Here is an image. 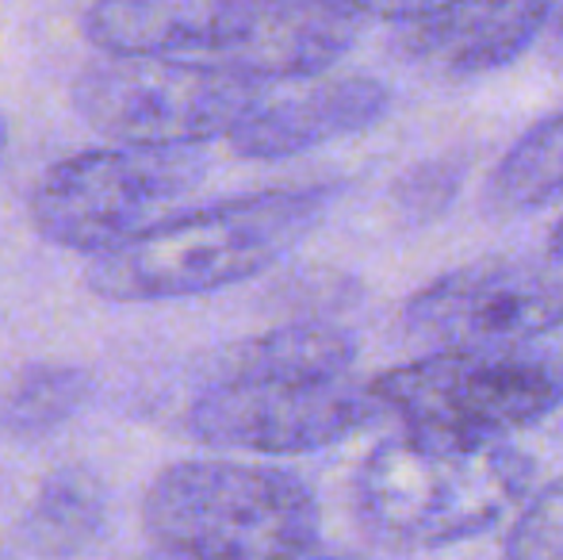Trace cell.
<instances>
[{
  "mask_svg": "<svg viewBox=\"0 0 563 560\" xmlns=\"http://www.w3.org/2000/svg\"><path fill=\"white\" fill-rule=\"evenodd\" d=\"M533 484V461L503 438L407 430L361 461L353 515L361 534L391 553L445 549L487 534Z\"/></svg>",
  "mask_w": 563,
  "mask_h": 560,
  "instance_id": "6da1fadb",
  "label": "cell"
},
{
  "mask_svg": "<svg viewBox=\"0 0 563 560\" xmlns=\"http://www.w3.org/2000/svg\"><path fill=\"white\" fill-rule=\"evenodd\" d=\"M330 188H268L165 219L139 239L92 254L85 284L112 304L185 299L280 262L327 216Z\"/></svg>",
  "mask_w": 563,
  "mask_h": 560,
  "instance_id": "7a4b0ae2",
  "label": "cell"
},
{
  "mask_svg": "<svg viewBox=\"0 0 563 560\" xmlns=\"http://www.w3.org/2000/svg\"><path fill=\"white\" fill-rule=\"evenodd\" d=\"M146 538L173 557H307L322 546L314 492L280 469L180 461L142 499Z\"/></svg>",
  "mask_w": 563,
  "mask_h": 560,
  "instance_id": "3957f363",
  "label": "cell"
},
{
  "mask_svg": "<svg viewBox=\"0 0 563 560\" xmlns=\"http://www.w3.org/2000/svg\"><path fill=\"white\" fill-rule=\"evenodd\" d=\"M200 180L203 162L192 146L115 142L54 165L38 180L31 219L54 246L104 254L177 216Z\"/></svg>",
  "mask_w": 563,
  "mask_h": 560,
  "instance_id": "277c9868",
  "label": "cell"
},
{
  "mask_svg": "<svg viewBox=\"0 0 563 560\" xmlns=\"http://www.w3.org/2000/svg\"><path fill=\"white\" fill-rule=\"evenodd\" d=\"M376 396L407 430L506 438L563 404V361L521 345H460L387 369Z\"/></svg>",
  "mask_w": 563,
  "mask_h": 560,
  "instance_id": "5b68a950",
  "label": "cell"
},
{
  "mask_svg": "<svg viewBox=\"0 0 563 560\" xmlns=\"http://www.w3.org/2000/svg\"><path fill=\"white\" fill-rule=\"evenodd\" d=\"M265 85L216 62L119 58L77 77L74 108L100 135L142 146H200L230 135Z\"/></svg>",
  "mask_w": 563,
  "mask_h": 560,
  "instance_id": "8992f818",
  "label": "cell"
},
{
  "mask_svg": "<svg viewBox=\"0 0 563 560\" xmlns=\"http://www.w3.org/2000/svg\"><path fill=\"white\" fill-rule=\"evenodd\" d=\"M384 411L376 384L334 376L216 381L188 415V430L219 449L311 453L372 426Z\"/></svg>",
  "mask_w": 563,
  "mask_h": 560,
  "instance_id": "52a82bcc",
  "label": "cell"
},
{
  "mask_svg": "<svg viewBox=\"0 0 563 560\" xmlns=\"http://www.w3.org/2000/svg\"><path fill=\"white\" fill-rule=\"evenodd\" d=\"M402 327L445 350L526 345L563 327V273L529 262L464 265L415 292Z\"/></svg>",
  "mask_w": 563,
  "mask_h": 560,
  "instance_id": "ba28073f",
  "label": "cell"
},
{
  "mask_svg": "<svg viewBox=\"0 0 563 560\" xmlns=\"http://www.w3.org/2000/svg\"><path fill=\"white\" fill-rule=\"evenodd\" d=\"M356 20L327 0H230L208 62L253 81H291L330 69L353 46Z\"/></svg>",
  "mask_w": 563,
  "mask_h": 560,
  "instance_id": "9c48e42d",
  "label": "cell"
},
{
  "mask_svg": "<svg viewBox=\"0 0 563 560\" xmlns=\"http://www.w3.org/2000/svg\"><path fill=\"white\" fill-rule=\"evenodd\" d=\"M549 0H433L402 20L395 46L441 74H487L510 66L549 28Z\"/></svg>",
  "mask_w": 563,
  "mask_h": 560,
  "instance_id": "30bf717a",
  "label": "cell"
},
{
  "mask_svg": "<svg viewBox=\"0 0 563 560\" xmlns=\"http://www.w3.org/2000/svg\"><path fill=\"white\" fill-rule=\"evenodd\" d=\"M387 108H391V89L384 81L334 77L284 97H261L227 139L242 157H291L361 135L384 120Z\"/></svg>",
  "mask_w": 563,
  "mask_h": 560,
  "instance_id": "8fae6325",
  "label": "cell"
},
{
  "mask_svg": "<svg viewBox=\"0 0 563 560\" xmlns=\"http://www.w3.org/2000/svg\"><path fill=\"white\" fill-rule=\"evenodd\" d=\"M230 0H92L85 31L119 58L208 62Z\"/></svg>",
  "mask_w": 563,
  "mask_h": 560,
  "instance_id": "7c38bea8",
  "label": "cell"
},
{
  "mask_svg": "<svg viewBox=\"0 0 563 560\" xmlns=\"http://www.w3.org/2000/svg\"><path fill=\"white\" fill-rule=\"evenodd\" d=\"M356 342L327 322H291L250 342H238L219 358L216 381H268V376H334L349 373Z\"/></svg>",
  "mask_w": 563,
  "mask_h": 560,
  "instance_id": "4fadbf2b",
  "label": "cell"
},
{
  "mask_svg": "<svg viewBox=\"0 0 563 560\" xmlns=\"http://www.w3.org/2000/svg\"><path fill=\"white\" fill-rule=\"evenodd\" d=\"M563 196V112L537 123L510 146L487 180L495 211H533Z\"/></svg>",
  "mask_w": 563,
  "mask_h": 560,
  "instance_id": "5bb4252c",
  "label": "cell"
},
{
  "mask_svg": "<svg viewBox=\"0 0 563 560\" xmlns=\"http://www.w3.org/2000/svg\"><path fill=\"white\" fill-rule=\"evenodd\" d=\"M89 396V376L81 369L38 365L20 373L0 392V430L15 438L46 433L51 426L66 422Z\"/></svg>",
  "mask_w": 563,
  "mask_h": 560,
  "instance_id": "9a60e30c",
  "label": "cell"
},
{
  "mask_svg": "<svg viewBox=\"0 0 563 560\" xmlns=\"http://www.w3.org/2000/svg\"><path fill=\"white\" fill-rule=\"evenodd\" d=\"M100 523H104V495H100L97 480L81 469L46 480L35 510H31V534L38 546L54 549V553L89 546Z\"/></svg>",
  "mask_w": 563,
  "mask_h": 560,
  "instance_id": "2e32d148",
  "label": "cell"
},
{
  "mask_svg": "<svg viewBox=\"0 0 563 560\" xmlns=\"http://www.w3.org/2000/svg\"><path fill=\"white\" fill-rule=\"evenodd\" d=\"M506 553L518 560H563V480L526 503L506 534Z\"/></svg>",
  "mask_w": 563,
  "mask_h": 560,
  "instance_id": "e0dca14e",
  "label": "cell"
},
{
  "mask_svg": "<svg viewBox=\"0 0 563 560\" xmlns=\"http://www.w3.org/2000/svg\"><path fill=\"white\" fill-rule=\"evenodd\" d=\"M460 180H464V165H460L456 157H433V162L410 169L407 177L395 185L391 200L402 219H433L449 208Z\"/></svg>",
  "mask_w": 563,
  "mask_h": 560,
  "instance_id": "ac0fdd59",
  "label": "cell"
},
{
  "mask_svg": "<svg viewBox=\"0 0 563 560\" xmlns=\"http://www.w3.org/2000/svg\"><path fill=\"white\" fill-rule=\"evenodd\" d=\"M341 8L353 20H410V15L426 12L433 0H327Z\"/></svg>",
  "mask_w": 563,
  "mask_h": 560,
  "instance_id": "d6986e66",
  "label": "cell"
},
{
  "mask_svg": "<svg viewBox=\"0 0 563 560\" xmlns=\"http://www.w3.org/2000/svg\"><path fill=\"white\" fill-rule=\"evenodd\" d=\"M549 58L563 69V4L556 15H549Z\"/></svg>",
  "mask_w": 563,
  "mask_h": 560,
  "instance_id": "ffe728a7",
  "label": "cell"
},
{
  "mask_svg": "<svg viewBox=\"0 0 563 560\" xmlns=\"http://www.w3.org/2000/svg\"><path fill=\"white\" fill-rule=\"evenodd\" d=\"M549 254H552V262L563 265V219L556 223V231H552V239H549Z\"/></svg>",
  "mask_w": 563,
  "mask_h": 560,
  "instance_id": "44dd1931",
  "label": "cell"
},
{
  "mask_svg": "<svg viewBox=\"0 0 563 560\" xmlns=\"http://www.w3.org/2000/svg\"><path fill=\"white\" fill-rule=\"evenodd\" d=\"M4 146H8V128H4V120H0V157H4Z\"/></svg>",
  "mask_w": 563,
  "mask_h": 560,
  "instance_id": "7402d4cb",
  "label": "cell"
}]
</instances>
